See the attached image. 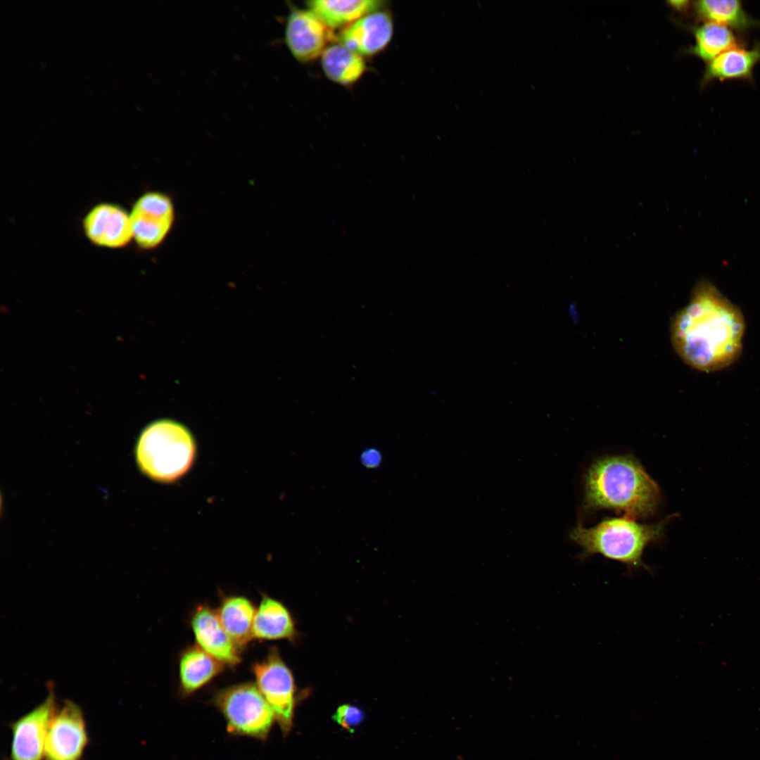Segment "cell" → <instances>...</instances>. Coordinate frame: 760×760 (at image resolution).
I'll return each instance as SVG.
<instances>
[{
	"label": "cell",
	"instance_id": "13",
	"mask_svg": "<svg viewBox=\"0 0 760 760\" xmlns=\"http://www.w3.org/2000/svg\"><path fill=\"white\" fill-rule=\"evenodd\" d=\"M393 33L391 15L378 10L344 27L338 39L339 43L362 56H372L388 46Z\"/></svg>",
	"mask_w": 760,
	"mask_h": 760
},
{
	"label": "cell",
	"instance_id": "7",
	"mask_svg": "<svg viewBox=\"0 0 760 760\" xmlns=\"http://www.w3.org/2000/svg\"><path fill=\"white\" fill-rule=\"evenodd\" d=\"M133 240L141 249L159 246L167 236L175 221L171 198L160 191H147L134 202L129 212Z\"/></svg>",
	"mask_w": 760,
	"mask_h": 760
},
{
	"label": "cell",
	"instance_id": "20",
	"mask_svg": "<svg viewBox=\"0 0 760 760\" xmlns=\"http://www.w3.org/2000/svg\"><path fill=\"white\" fill-rule=\"evenodd\" d=\"M321 58L322 67L327 77L339 84H354L366 70L363 56L341 43L329 46Z\"/></svg>",
	"mask_w": 760,
	"mask_h": 760
},
{
	"label": "cell",
	"instance_id": "24",
	"mask_svg": "<svg viewBox=\"0 0 760 760\" xmlns=\"http://www.w3.org/2000/svg\"><path fill=\"white\" fill-rule=\"evenodd\" d=\"M688 4L689 1H677L671 2V4L673 7L679 10H683L687 8V7L688 6Z\"/></svg>",
	"mask_w": 760,
	"mask_h": 760
},
{
	"label": "cell",
	"instance_id": "9",
	"mask_svg": "<svg viewBox=\"0 0 760 760\" xmlns=\"http://www.w3.org/2000/svg\"><path fill=\"white\" fill-rule=\"evenodd\" d=\"M82 229L89 241L97 247L118 249L133 240L129 213L115 203L93 206L82 220Z\"/></svg>",
	"mask_w": 760,
	"mask_h": 760
},
{
	"label": "cell",
	"instance_id": "16",
	"mask_svg": "<svg viewBox=\"0 0 760 760\" xmlns=\"http://www.w3.org/2000/svg\"><path fill=\"white\" fill-rule=\"evenodd\" d=\"M253 635L260 640L293 639L295 624L287 608L278 600L263 595L255 611Z\"/></svg>",
	"mask_w": 760,
	"mask_h": 760
},
{
	"label": "cell",
	"instance_id": "8",
	"mask_svg": "<svg viewBox=\"0 0 760 760\" xmlns=\"http://www.w3.org/2000/svg\"><path fill=\"white\" fill-rule=\"evenodd\" d=\"M89 742L80 707L66 701L51 717L46 736V760H81Z\"/></svg>",
	"mask_w": 760,
	"mask_h": 760
},
{
	"label": "cell",
	"instance_id": "6",
	"mask_svg": "<svg viewBox=\"0 0 760 760\" xmlns=\"http://www.w3.org/2000/svg\"><path fill=\"white\" fill-rule=\"evenodd\" d=\"M255 684L272 707L276 721L284 735L293 726L295 682L293 674L277 650L271 648L266 657L252 665Z\"/></svg>",
	"mask_w": 760,
	"mask_h": 760
},
{
	"label": "cell",
	"instance_id": "4",
	"mask_svg": "<svg viewBox=\"0 0 760 760\" xmlns=\"http://www.w3.org/2000/svg\"><path fill=\"white\" fill-rule=\"evenodd\" d=\"M195 445L189 431L170 419H160L141 432L136 448L137 463L144 474L159 481H171L191 464Z\"/></svg>",
	"mask_w": 760,
	"mask_h": 760
},
{
	"label": "cell",
	"instance_id": "14",
	"mask_svg": "<svg viewBox=\"0 0 760 760\" xmlns=\"http://www.w3.org/2000/svg\"><path fill=\"white\" fill-rule=\"evenodd\" d=\"M760 63V44L750 49L741 45L730 48L707 63L701 86L713 81L742 80L753 82L754 68Z\"/></svg>",
	"mask_w": 760,
	"mask_h": 760
},
{
	"label": "cell",
	"instance_id": "15",
	"mask_svg": "<svg viewBox=\"0 0 760 760\" xmlns=\"http://www.w3.org/2000/svg\"><path fill=\"white\" fill-rule=\"evenodd\" d=\"M224 667L198 645L186 648L179 662V691L188 697L210 683Z\"/></svg>",
	"mask_w": 760,
	"mask_h": 760
},
{
	"label": "cell",
	"instance_id": "21",
	"mask_svg": "<svg viewBox=\"0 0 760 760\" xmlns=\"http://www.w3.org/2000/svg\"><path fill=\"white\" fill-rule=\"evenodd\" d=\"M695 44L687 52L708 63L725 51L740 45L733 30L714 23L691 27Z\"/></svg>",
	"mask_w": 760,
	"mask_h": 760
},
{
	"label": "cell",
	"instance_id": "12",
	"mask_svg": "<svg viewBox=\"0 0 760 760\" xmlns=\"http://www.w3.org/2000/svg\"><path fill=\"white\" fill-rule=\"evenodd\" d=\"M191 626L196 645L224 666L241 661L240 650L222 626L217 611L201 605L194 612Z\"/></svg>",
	"mask_w": 760,
	"mask_h": 760
},
{
	"label": "cell",
	"instance_id": "18",
	"mask_svg": "<svg viewBox=\"0 0 760 760\" xmlns=\"http://www.w3.org/2000/svg\"><path fill=\"white\" fill-rule=\"evenodd\" d=\"M255 611L251 602L242 596L225 597L217 611L222 626L240 650L253 638Z\"/></svg>",
	"mask_w": 760,
	"mask_h": 760
},
{
	"label": "cell",
	"instance_id": "22",
	"mask_svg": "<svg viewBox=\"0 0 760 760\" xmlns=\"http://www.w3.org/2000/svg\"><path fill=\"white\" fill-rule=\"evenodd\" d=\"M363 718V711L357 707L351 704L340 706L333 716V719L339 726L349 731H354Z\"/></svg>",
	"mask_w": 760,
	"mask_h": 760
},
{
	"label": "cell",
	"instance_id": "1",
	"mask_svg": "<svg viewBox=\"0 0 760 760\" xmlns=\"http://www.w3.org/2000/svg\"><path fill=\"white\" fill-rule=\"evenodd\" d=\"M745 323L740 310L711 282L699 281L689 303L673 317V348L688 366L713 372L740 357Z\"/></svg>",
	"mask_w": 760,
	"mask_h": 760
},
{
	"label": "cell",
	"instance_id": "3",
	"mask_svg": "<svg viewBox=\"0 0 760 760\" xmlns=\"http://www.w3.org/2000/svg\"><path fill=\"white\" fill-rule=\"evenodd\" d=\"M671 516L655 524H641L635 519L607 517L590 528L577 525L569 533L570 539L581 546V558L595 554L626 564L629 569L646 567L642 562L645 547L662 538Z\"/></svg>",
	"mask_w": 760,
	"mask_h": 760
},
{
	"label": "cell",
	"instance_id": "23",
	"mask_svg": "<svg viewBox=\"0 0 760 760\" xmlns=\"http://www.w3.org/2000/svg\"><path fill=\"white\" fill-rule=\"evenodd\" d=\"M361 461L366 467H376L381 461V455L375 449L367 450L362 454Z\"/></svg>",
	"mask_w": 760,
	"mask_h": 760
},
{
	"label": "cell",
	"instance_id": "10",
	"mask_svg": "<svg viewBox=\"0 0 760 760\" xmlns=\"http://www.w3.org/2000/svg\"><path fill=\"white\" fill-rule=\"evenodd\" d=\"M334 39L331 29L310 9L292 8L284 30V39L292 55L306 63L322 56Z\"/></svg>",
	"mask_w": 760,
	"mask_h": 760
},
{
	"label": "cell",
	"instance_id": "11",
	"mask_svg": "<svg viewBox=\"0 0 760 760\" xmlns=\"http://www.w3.org/2000/svg\"><path fill=\"white\" fill-rule=\"evenodd\" d=\"M54 696L46 699L11 724V760H42L48 726L56 711Z\"/></svg>",
	"mask_w": 760,
	"mask_h": 760
},
{
	"label": "cell",
	"instance_id": "2",
	"mask_svg": "<svg viewBox=\"0 0 760 760\" xmlns=\"http://www.w3.org/2000/svg\"><path fill=\"white\" fill-rule=\"evenodd\" d=\"M661 500L657 483L631 455L600 458L585 478L583 508L586 512L608 509L635 519L653 515Z\"/></svg>",
	"mask_w": 760,
	"mask_h": 760
},
{
	"label": "cell",
	"instance_id": "19",
	"mask_svg": "<svg viewBox=\"0 0 760 760\" xmlns=\"http://www.w3.org/2000/svg\"><path fill=\"white\" fill-rule=\"evenodd\" d=\"M694 9L699 19L723 25L733 31L745 32L760 27V21L749 15L740 1H697L694 4Z\"/></svg>",
	"mask_w": 760,
	"mask_h": 760
},
{
	"label": "cell",
	"instance_id": "5",
	"mask_svg": "<svg viewBox=\"0 0 760 760\" xmlns=\"http://www.w3.org/2000/svg\"><path fill=\"white\" fill-rule=\"evenodd\" d=\"M213 702L224 716L227 731L234 735L265 740L276 721L272 707L255 683H243L221 689L215 694Z\"/></svg>",
	"mask_w": 760,
	"mask_h": 760
},
{
	"label": "cell",
	"instance_id": "17",
	"mask_svg": "<svg viewBox=\"0 0 760 760\" xmlns=\"http://www.w3.org/2000/svg\"><path fill=\"white\" fill-rule=\"evenodd\" d=\"M383 4V1L376 0H313L308 1L307 6L332 29L346 27L365 15L380 10Z\"/></svg>",
	"mask_w": 760,
	"mask_h": 760
}]
</instances>
